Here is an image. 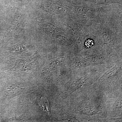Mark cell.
Here are the masks:
<instances>
[{
    "instance_id": "6da1fadb",
    "label": "cell",
    "mask_w": 122,
    "mask_h": 122,
    "mask_svg": "<svg viewBox=\"0 0 122 122\" xmlns=\"http://www.w3.org/2000/svg\"><path fill=\"white\" fill-rule=\"evenodd\" d=\"M39 104L41 108L46 113L49 114L50 113V110L49 105V103L47 99L41 98L39 100Z\"/></svg>"
},
{
    "instance_id": "7a4b0ae2",
    "label": "cell",
    "mask_w": 122,
    "mask_h": 122,
    "mask_svg": "<svg viewBox=\"0 0 122 122\" xmlns=\"http://www.w3.org/2000/svg\"><path fill=\"white\" fill-rule=\"evenodd\" d=\"M93 45V42L92 40H87L85 42V45L88 47H91Z\"/></svg>"
}]
</instances>
